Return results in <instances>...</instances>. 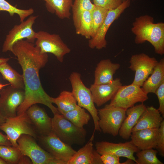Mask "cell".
I'll return each instance as SVG.
<instances>
[{
  "mask_svg": "<svg viewBox=\"0 0 164 164\" xmlns=\"http://www.w3.org/2000/svg\"><path fill=\"white\" fill-rule=\"evenodd\" d=\"M149 99L141 87L132 83L122 85L111 100L110 104L125 110L138 102L143 103Z\"/></svg>",
  "mask_w": 164,
  "mask_h": 164,
  "instance_id": "obj_9",
  "label": "cell"
},
{
  "mask_svg": "<svg viewBox=\"0 0 164 164\" xmlns=\"http://www.w3.org/2000/svg\"><path fill=\"white\" fill-rule=\"evenodd\" d=\"M0 73L3 78L8 81L12 87L24 89L25 86L22 75L13 69L8 63L0 64Z\"/></svg>",
  "mask_w": 164,
  "mask_h": 164,
  "instance_id": "obj_27",
  "label": "cell"
},
{
  "mask_svg": "<svg viewBox=\"0 0 164 164\" xmlns=\"http://www.w3.org/2000/svg\"><path fill=\"white\" fill-rule=\"evenodd\" d=\"M0 129L6 134L12 146L18 148L17 140L21 135H29L35 139L38 137L26 112L15 117L6 118Z\"/></svg>",
  "mask_w": 164,
  "mask_h": 164,
  "instance_id": "obj_5",
  "label": "cell"
},
{
  "mask_svg": "<svg viewBox=\"0 0 164 164\" xmlns=\"http://www.w3.org/2000/svg\"><path fill=\"white\" fill-rule=\"evenodd\" d=\"M26 112L33 128L39 136L46 135L52 132V118L37 104L29 107Z\"/></svg>",
  "mask_w": 164,
  "mask_h": 164,
  "instance_id": "obj_16",
  "label": "cell"
},
{
  "mask_svg": "<svg viewBox=\"0 0 164 164\" xmlns=\"http://www.w3.org/2000/svg\"><path fill=\"white\" fill-rule=\"evenodd\" d=\"M97 111L98 125L101 131L114 137L117 136L126 117V110L108 104Z\"/></svg>",
  "mask_w": 164,
  "mask_h": 164,
  "instance_id": "obj_7",
  "label": "cell"
},
{
  "mask_svg": "<svg viewBox=\"0 0 164 164\" xmlns=\"http://www.w3.org/2000/svg\"><path fill=\"white\" fill-rule=\"evenodd\" d=\"M10 58H0V64L7 62L9 60Z\"/></svg>",
  "mask_w": 164,
  "mask_h": 164,
  "instance_id": "obj_40",
  "label": "cell"
},
{
  "mask_svg": "<svg viewBox=\"0 0 164 164\" xmlns=\"http://www.w3.org/2000/svg\"><path fill=\"white\" fill-rule=\"evenodd\" d=\"M150 75L141 87L143 90L147 94L155 93L156 89L164 81V58L158 62Z\"/></svg>",
  "mask_w": 164,
  "mask_h": 164,
  "instance_id": "obj_24",
  "label": "cell"
},
{
  "mask_svg": "<svg viewBox=\"0 0 164 164\" xmlns=\"http://www.w3.org/2000/svg\"><path fill=\"white\" fill-rule=\"evenodd\" d=\"M52 119V132L63 142L71 146L85 142L87 132L83 128L76 126L60 113Z\"/></svg>",
  "mask_w": 164,
  "mask_h": 164,
  "instance_id": "obj_3",
  "label": "cell"
},
{
  "mask_svg": "<svg viewBox=\"0 0 164 164\" xmlns=\"http://www.w3.org/2000/svg\"><path fill=\"white\" fill-rule=\"evenodd\" d=\"M95 5L91 0H75L71 7L72 13L84 10L91 11Z\"/></svg>",
  "mask_w": 164,
  "mask_h": 164,
  "instance_id": "obj_33",
  "label": "cell"
},
{
  "mask_svg": "<svg viewBox=\"0 0 164 164\" xmlns=\"http://www.w3.org/2000/svg\"><path fill=\"white\" fill-rule=\"evenodd\" d=\"M25 97L24 89L14 88L11 85L0 91V109L6 118L17 115V111Z\"/></svg>",
  "mask_w": 164,
  "mask_h": 164,
  "instance_id": "obj_14",
  "label": "cell"
},
{
  "mask_svg": "<svg viewBox=\"0 0 164 164\" xmlns=\"http://www.w3.org/2000/svg\"><path fill=\"white\" fill-rule=\"evenodd\" d=\"M108 10L95 6L91 11V38L95 35L98 30L104 22Z\"/></svg>",
  "mask_w": 164,
  "mask_h": 164,
  "instance_id": "obj_30",
  "label": "cell"
},
{
  "mask_svg": "<svg viewBox=\"0 0 164 164\" xmlns=\"http://www.w3.org/2000/svg\"><path fill=\"white\" fill-rule=\"evenodd\" d=\"M95 146L96 150L101 155L112 154L131 159L135 162L136 159L134 154L140 150L131 141L118 143L102 141L97 142Z\"/></svg>",
  "mask_w": 164,
  "mask_h": 164,
  "instance_id": "obj_15",
  "label": "cell"
},
{
  "mask_svg": "<svg viewBox=\"0 0 164 164\" xmlns=\"http://www.w3.org/2000/svg\"><path fill=\"white\" fill-rule=\"evenodd\" d=\"M67 120L76 126L80 128L88 124L90 119V115L85 109L77 105L74 109L63 114Z\"/></svg>",
  "mask_w": 164,
  "mask_h": 164,
  "instance_id": "obj_28",
  "label": "cell"
},
{
  "mask_svg": "<svg viewBox=\"0 0 164 164\" xmlns=\"http://www.w3.org/2000/svg\"><path fill=\"white\" fill-rule=\"evenodd\" d=\"M35 138L23 134L17 140L18 148L22 154L27 156L33 164H64L38 145Z\"/></svg>",
  "mask_w": 164,
  "mask_h": 164,
  "instance_id": "obj_6",
  "label": "cell"
},
{
  "mask_svg": "<svg viewBox=\"0 0 164 164\" xmlns=\"http://www.w3.org/2000/svg\"><path fill=\"white\" fill-rule=\"evenodd\" d=\"M23 155L18 148L0 145V158L8 164H19Z\"/></svg>",
  "mask_w": 164,
  "mask_h": 164,
  "instance_id": "obj_29",
  "label": "cell"
},
{
  "mask_svg": "<svg viewBox=\"0 0 164 164\" xmlns=\"http://www.w3.org/2000/svg\"><path fill=\"white\" fill-rule=\"evenodd\" d=\"M158 151L153 149L140 150L136 153L137 164H163L157 157Z\"/></svg>",
  "mask_w": 164,
  "mask_h": 164,
  "instance_id": "obj_32",
  "label": "cell"
},
{
  "mask_svg": "<svg viewBox=\"0 0 164 164\" xmlns=\"http://www.w3.org/2000/svg\"><path fill=\"white\" fill-rule=\"evenodd\" d=\"M94 138L91 137L84 146L76 151L67 164H103L101 155L94 149Z\"/></svg>",
  "mask_w": 164,
  "mask_h": 164,
  "instance_id": "obj_19",
  "label": "cell"
},
{
  "mask_svg": "<svg viewBox=\"0 0 164 164\" xmlns=\"http://www.w3.org/2000/svg\"><path fill=\"white\" fill-rule=\"evenodd\" d=\"M69 79L72 86V92L76 100L77 105L87 110L92 117L94 130L92 136H94L96 130L101 132V130L98 125L99 118L97 110L94 105L90 90L84 84L79 73L72 72Z\"/></svg>",
  "mask_w": 164,
  "mask_h": 164,
  "instance_id": "obj_4",
  "label": "cell"
},
{
  "mask_svg": "<svg viewBox=\"0 0 164 164\" xmlns=\"http://www.w3.org/2000/svg\"><path fill=\"white\" fill-rule=\"evenodd\" d=\"M45 2V6L47 11L55 14L59 19H69L71 15L73 0H36Z\"/></svg>",
  "mask_w": 164,
  "mask_h": 164,
  "instance_id": "obj_25",
  "label": "cell"
},
{
  "mask_svg": "<svg viewBox=\"0 0 164 164\" xmlns=\"http://www.w3.org/2000/svg\"><path fill=\"white\" fill-rule=\"evenodd\" d=\"M122 85L119 78L114 79L109 83L91 84L90 89L94 103L99 107L111 100Z\"/></svg>",
  "mask_w": 164,
  "mask_h": 164,
  "instance_id": "obj_17",
  "label": "cell"
},
{
  "mask_svg": "<svg viewBox=\"0 0 164 164\" xmlns=\"http://www.w3.org/2000/svg\"><path fill=\"white\" fill-rule=\"evenodd\" d=\"M38 16L31 15L26 20L14 26L6 36L2 46V52H11L15 43L25 39L29 42H35L36 32L33 30L32 26Z\"/></svg>",
  "mask_w": 164,
  "mask_h": 164,
  "instance_id": "obj_10",
  "label": "cell"
},
{
  "mask_svg": "<svg viewBox=\"0 0 164 164\" xmlns=\"http://www.w3.org/2000/svg\"><path fill=\"white\" fill-rule=\"evenodd\" d=\"M131 31L135 35V41L136 44L148 41L153 46L156 53L161 55L164 54V23H155L152 16L142 15L135 18Z\"/></svg>",
  "mask_w": 164,
  "mask_h": 164,
  "instance_id": "obj_2",
  "label": "cell"
},
{
  "mask_svg": "<svg viewBox=\"0 0 164 164\" xmlns=\"http://www.w3.org/2000/svg\"><path fill=\"white\" fill-rule=\"evenodd\" d=\"M158 109L152 106L147 107L140 116L132 131L147 129L159 128L164 120Z\"/></svg>",
  "mask_w": 164,
  "mask_h": 164,
  "instance_id": "obj_21",
  "label": "cell"
},
{
  "mask_svg": "<svg viewBox=\"0 0 164 164\" xmlns=\"http://www.w3.org/2000/svg\"><path fill=\"white\" fill-rule=\"evenodd\" d=\"M143 103L134 106L126 111L127 116L123 122L118 132L122 138L128 140L130 138L132 131L136 124L140 116L146 108Z\"/></svg>",
  "mask_w": 164,
  "mask_h": 164,
  "instance_id": "obj_20",
  "label": "cell"
},
{
  "mask_svg": "<svg viewBox=\"0 0 164 164\" xmlns=\"http://www.w3.org/2000/svg\"><path fill=\"white\" fill-rule=\"evenodd\" d=\"M160 156H164V120L161 122L159 128V135L156 148Z\"/></svg>",
  "mask_w": 164,
  "mask_h": 164,
  "instance_id": "obj_35",
  "label": "cell"
},
{
  "mask_svg": "<svg viewBox=\"0 0 164 164\" xmlns=\"http://www.w3.org/2000/svg\"><path fill=\"white\" fill-rule=\"evenodd\" d=\"M36 40L35 46L41 53H51L61 63L63 62L64 56L71 51L60 36L57 34L40 31L36 33Z\"/></svg>",
  "mask_w": 164,
  "mask_h": 164,
  "instance_id": "obj_8",
  "label": "cell"
},
{
  "mask_svg": "<svg viewBox=\"0 0 164 164\" xmlns=\"http://www.w3.org/2000/svg\"><path fill=\"white\" fill-rule=\"evenodd\" d=\"M9 85H10L9 83L6 84H3L0 83V91L4 87L7 86H9Z\"/></svg>",
  "mask_w": 164,
  "mask_h": 164,
  "instance_id": "obj_41",
  "label": "cell"
},
{
  "mask_svg": "<svg viewBox=\"0 0 164 164\" xmlns=\"http://www.w3.org/2000/svg\"><path fill=\"white\" fill-rule=\"evenodd\" d=\"M159 128H147L132 131L131 141L139 150L156 149Z\"/></svg>",
  "mask_w": 164,
  "mask_h": 164,
  "instance_id": "obj_18",
  "label": "cell"
},
{
  "mask_svg": "<svg viewBox=\"0 0 164 164\" xmlns=\"http://www.w3.org/2000/svg\"><path fill=\"white\" fill-rule=\"evenodd\" d=\"M0 145L12 146L6 135L0 132Z\"/></svg>",
  "mask_w": 164,
  "mask_h": 164,
  "instance_id": "obj_38",
  "label": "cell"
},
{
  "mask_svg": "<svg viewBox=\"0 0 164 164\" xmlns=\"http://www.w3.org/2000/svg\"><path fill=\"white\" fill-rule=\"evenodd\" d=\"M158 97L159 107L158 109L163 118L164 117V81H163L155 92Z\"/></svg>",
  "mask_w": 164,
  "mask_h": 164,
  "instance_id": "obj_36",
  "label": "cell"
},
{
  "mask_svg": "<svg viewBox=\"0 0 164 164\" xmlns=\"http://www.w3.org/2000/svg\"><path fill=\"white\" fill-rule=\"evenodd\" d=\"M6 11L9 13L10 16L17 14L19 16L20 22L24 21L29 16L31 15L34 12L32 8L24 9L17 8L5 0H0V11Z\"/></svg>",
  "mask_w": 164,
  "mask_h": 164,
  "instance_id": "obj_31",
  "label": "cell"
},
{
  "mask_svg": "<svg viewBox=\"0 0 164 164\" xmlns=\"http://www.w3.org/2000/svg\"><path fill=\"white\" fill-rule=\"evenodd\" d=\"M120 64L112 62L109 59L101 60L97 64L94 73V84L109 83L113 80V77L120 67Z\"/></svg>",
  "mask_w": 164,
  "mask_h": 164,
  "instance_id": "obj_22",
  "label": "cell"
},
{
  "mask_svg": "<svg viewBox=\"0 0 164 164\" xmlns=\"http://www.w3.org/2000/svg\"><path fill=\"white\" fill-rule=\"evenodd\" d=\"M158 62L156 58L144 53L134 54L131 56L129 68L135 72L132 84L141 87L152 73Z\"/></svg>",
  "mask_w": 164,
  "mask_h": 164,
  "instance_id": "obj_13",
  "label": "cell"
},
{
  "mask_svg": "<svg viewBox=\"0 0 164 164\" xmlns=\"http://www.w3.org/2000/svg\"><path fill=\"white\" fill-rule=\"evenodd\" d=\"M52 101L57 105L58 111L62 115L74 109L77 105L72 92L67 91H62L57 97H52Z\"/></svg>",
  "mask_w": 164,
  "mask_h": 164,
  "instance_id": "obj_26",
  "label": "cell"
},
{
  "mask_svg": "<svg viewBox=\"0 0 164 164\" xmlns=\"http://www.w3.org/2000/svg\"><path fill=\"white\" fill-rule=\"evenodd\" d=\"M11 52L16 57L22 71L25 97L17 111V115L25 113L32 105L37 104L48 107L54 114L60 113L52 101V97L43 89L39 72L47 63L46 53H42L33 43L24 39L15 43Z\"/></svg>",
  "mask_w": 164,
  "mask_h": 164,
  "instance_id": "obj_1",
  "label": "cell"
},
{
  "mask_svg": "<svg viewBox=\"0 0 164 164\" xmlns=\"http://www.w3.org/2000/svg\"><path fill=\"white\" fill-rule=\"evenodd\" d=\"M6 162L0 158V164H7Z\"/></svg>",
  "mask_w": 164,
  "mask_h": 164,
  "instance_id": "obj_42",
  "label": "cell"
},
{
  "mask_svg": "<svg viewBox=\"0 0 164 164\" xmlns=\"http://www.w3.org/2000/svg\"><path fill=\"white\" fill-rule=\"evenodd\" d=\"M37 138L44 149L64 164H67L76 152L52 132L46 135L39 136Z\"/></svg>",
  "mask_w": 164,
  "mask_h": 164,
  "instance_id": "obj_11",
  "label": "cell"
},
{
  "mask_svg": "<svg viewBox=\"0 0 164 164\" xmlns=\"http://www.w3.org/2000/svg\"><path fill=\"white\" fill-rule=\"evenodd\" d=\"M72 14L76 33L85 37L86 39H90L91 31V11H82Z\"/></svg>",
  "mask_w": 164,
  "mask_h": 164,
  "instance_id": "obj_23",
  "label": "cell"
},
{
  "mask_svg": "<svg viewBox=\"0 0 164 164\" xmlns=\"http://www.w3.org/2000/svg\"><path fill=\"white\" fill-rule=\"evenodd\" d=\"M131 0H125L117 8L108 10L104 22L95 36L89 39L88 45L90 48L101 50L106 47L107 42L105 36L108 29L113 22L129 6Z\"/></svg>",
  "mask_w": 164,
  "mask_h": 164,
  "instance_id": "obj_12",
  "label": "cell"
},
{
  "mask_svg": "<svg viewBox=\"0 0 164 164\" xmlns=\"http://www.w3.org/2000/svg\"><path fill=\"white\" fill-rule=\"evenodd\" d=\"M103 164H120V157L112 154H105L101 155Z\"/></svg>",
  "mask_w": 164,
  "mask_h": 164,
  "instance_id": "obj_37",
  "label": "cell"
},
{
  "mask_svg": "<svg viewBox=\"0 0 164 164\" xmlns=\"http://www.w3.org/2000/svg\"><path fill=\"white\" fill-rule=\"evenodd\" d=\"M125 0H122L123 1H125Z\"/></svg>",
  "mask_w": 164,
  "mask_h": 164,
  "instance_id": "obj_43",
  "label": "cell"
},
{
  "mask_svg": "<svg viewBox=\"0 0 164 164\" xmlns=\"http://www.w3.org/2000/svg\"><path fill=\"white\" fill-rule=\"evenodd\" d=\"M6 118L2 114L0 109V126L5 121Z\"/></svg>",
  "mask_w": 164,
  "mask_h": 164,
  "instance_id": "obj_39",
  "label": "cell"
},
{
  "mask_svg": "<svg viewBox=\"0 0 164 164\" xmlns=\"http://www.w3.org/2000/svg\"><path fill=\"white\" fill-rule=\"evenodd\" d=\"M94 4L108 10L115 9L123 2L122 0H93Z\"/></svg>",
  "mask_w": 164,
  "mask_h": 164,
  "instance_id": "obj_34",
  "label": "cell"
}]
</instances>
